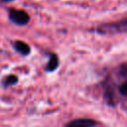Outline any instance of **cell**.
<instances>
[{"instance_id": "4", "label": "cell", "mask_w": 127, "mask_h": 127, "mask_svg": "<svg viewBox=\"0 0 127 127\" xmlns=\"http://www.w3.org/2000/svg\"><path fill=\"white\" fill-rule=\"evenodd\" d=\"M58 65H59V58L56 54H52L50 57V61H49L48 64L46 65L45 69L47 71L51 72V71H54L58 67Z\"/></svg>"}, {"instance_id": "1", "label": "cell", "mask_w": 127, "mask_h": 127, "mask_svg": "<svg viewBox=\"0 0 127 127\" xmlns=\"http://www.w3.org/2000/svg\"><path fill=\"white\" fill-rule=\"evenodd\" d=\"M9 19L20 26H24L26 24H28V22L30 21V16L29 14L24 11V10H18V9H12L9 12Z\"/></svg>"}, {"instance_id": "2", "label": "cell", "mask_w": 127, "mask_h": 127, "mask_svg": "<svg viewBox=\"0 0 127 127\" xmlns=\"http://www.w3.org/2000/svg\"><path fill=\"white\" fill-rule=\"evenodd\" d=\"M96 125V121L90 118H77L69 121L64 127H94Z\"/></svg>"}, {"instance_id": "6", "label": "cell", "mask_w": 127, "mask_h": 127, "mask_svg": "<svg viewBox=\"0 0 127 127\" xmlns=\"http://www.w3.org/2000/svg\"><path fill=\"white\" fill-rule=\"evenodd\" d=\"M119 91H120V93H121L122 95L127 96V80H126L125 82H123V83L120 85Z\"/></svg>"}, {"instance_id": "5", "label": "cell", "mask_w": 127, "mask_h": 127, "mask_svg": "<svg viewBox=\"0 0 127 127\" xmlns=\"http://www.w3.org/2000/svg\"><path fill=\"white\" fill-rule=\"evenodd\" d=\"M17 81H18V77L16 75H14V74H11V75H8L7 77H5V79L3 81V84L6 87L8 85H12V84L17 83Z\"/></svg>"}, {"instance_id": "7", "label": "cell", "mask_w": 127, "mask_h": 127, "mask_svg": "<svg viewBox=\"0 0 127 127\" xmlns=\"http://www.w3.org/2000/svg\"><path fill=\"white\" fill-rule=\"evenodd\" d=\"M3 1H5V2H10V1H12V0H3Z\"/></svg>"}, {"instance_id": "3", "label": "cell", "mask_w": 127, "mask_h": 127, "mask_svg": "<svg viewBox=\"0 0 127 127\" xmlns=\"http://www.w3.org/2000/svg\"><path fill=\"white\" fill-rule=\"evenodd\" d=\"M13 46H14V49H15L18 53H20L21 55H23V56H27V55L30 54V51H31L30 46H29L28 44H26L25 42L16 41V42L13 44Z\"/></svg>"}]
</instances>
